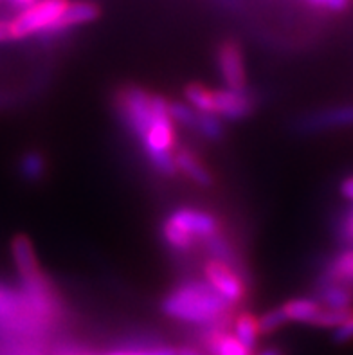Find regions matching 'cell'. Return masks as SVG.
<instances>
[{
	"label": "cell",
	"instance_id": "1",
	"mask_svg": "<svg viewBox=\"0 0 353 355\" xmlns=\"http://www.w3.org/2000/svg\"><path fill=\"white\" fill-rule=\"evenodd\" d=\"M231 303L204 282H186L162 300V312L184 323H215L231 309Z\"/></svg>",
	"mask_w": 353,
	"mask_h": 355
},
{
	"label": "cell",
	"instance_id": "2",
	"mask_svg": "<svg viewBox=\"0 0 353 355\" xmlns=\"http://www.w3.org/2000/svg\"><path fill=\"white\" fill-rule=\"evenodd\" d=\"M116 107L121 121L135 135L137 141L144 139L153 119V94L141 87H123L116 96Z\"/></svg>",
	"mask_w": 353,
	"mask_h": 355
},
{
	"label": "cell",
	"instance_id": "3",
	"mask_svg": "<svg viewBox=\"0 0 353 355\" xmlns=\"http://www.w3.org/2000/svg\"><path fill=\"white\" fill-rule=\"evenodd\" d=\"M67 6L69 0H36L9 20V40H24L27 36L45 33L62 17Z\"/></svg>",
	"mask_w": 353,
	"mask_h": 355
},
{
	"label": "cell",
	"instance_id": "4",
	"mask_svg": "<svg viewBox=\"0 0 353 355\" xmlns=\"http://www.w3.org/2000/svg\"><path fill=\"white\" fill-rule=\"evenodd\" d=\"M204 276H206V284L215 288L216 293L231 305L240 303L246 297V282L238 275L234 267L227 266L224 261L209 258L204 263Z\"/></svg>",
	"mask_w": 353,
	"mask_h": 355
},
{
	"label": "cell",
	"instance_id": "5",
	"mask_svg": "<svg viewBox=\"0 0 353 355\" xmlns=\"http://www.w3.org/2000/svg\"><path fill=\"white\" fill-rule=\"evenodd\" d=\"M166 222L191 236L195 242L198 240L204 242L213 234L220 233L218 218L211 213L197 209V207H179L166 218Z\"/></svg>",
	"mask_w": 353,
	"mask_h": 355
},
{
	"label": "cell",
	"instance_id": "6",
	"mask_svg": "<svg viewBox=\"0 0 353 355\" xmlns=\"http://www.w3.org/2000/svg\"><path fill=\"white\" fill-rule=\"evenodd\" d=\"M216 67L220 78L227 89H246V63H243V51L236 40H224L216 49Z\"/></svg>",
	"mask_w": 353,
	"mask_h": 355
},
{
	"label": "cell",
	"instance_id": "7",
	"mask_svg": "<svg viewBox=\"0 0 353 355\" xmlns=\"http://www.w3.org/2000/svg\"><path fill=\"white\" fill-rule=\"evenodd\" d=\"M256 98L247 89H220L215 90L213 114L227 121H241L255 112Z\"/></svg>",
	"mask_w": 353,
	"mask_h": 355
},
{
	"label": "cell",
	"instance_id": "8",
	"mask_svg": "<svg viewBox=\"0 0 353 355\" xmlns=\"http://www.w3.org/2000/svg\"><path fill=\"white\" fill-rule=\"evenodd\" d=\"M300 130L307 134H321V132L339 130L353 126V105H337V107L322 108L318 112L307 114L298 123Z\"/></svg>",
	"mask_w": 353,
	"mask_h": 355
},
{
	"label": "cell",
	"instance_id": "9",
	"mask_svg": "<svg viewBox=\"0 0 353 355\" xmlns=\"http://www.w3.org/2000/svg\"><path fill=\"white\" fill-rule=\"evenodd\" d=\"M99 15H101V9H99V6L94 4V2H89V0L69 2V6L65 8L62 17H60L58 20H56V22H54L45 33L58 35V33L69 31V29H72V27L94 22Z\"/></svg>",
	"mask_w": 353,
	"mask_h": 355
},
{
	"label": "cell",
	"instance_id": "10",
	"mask_svg": "<svg viewBox=\"0 0 353 355\" xmlns=\"http://www.w3.org/2000/svg\"><path fill=\"white\" fill-rule=\"evenodd\" d=\"M313 297L327 309H352L353 287L348 284H341V282L319 278Z\"/></svg>",
	"mask_w": 353,
	"mask_h": 355
},
{
	"label": "cell",
	"instance_id": "11",
	"mask_svg": "<svg viewBox=\"0 0 353 355\" xmlns=\"http://www.w3.org/2000/svg\"><path fill=\"white\" fill-rule=\"evenodd\" d=\"M175 164H177V171L184 173L189 180H193L195 184L207 188L213 184V175L207 170V166L198 159V155L189 148H177L173 153Z\"/></svg>",
	"mask_w": 353,
	"mask_h": 355
},
{
	"label": "cell",
	"instance_id": "12",
	"mask_svg": "<svg viewBox=\"0 0 353 355\" xmlns=\"http://www.w3.org/2000/svg\"><path fill=\"white\" fill-rule=\"evenodd\" d=\"M319 278L341 282L353 287V248H345L325 263Z\"/></svg>",
	"mask_w": 353,
	"mask_h": 355
},
{
	"label": "cell",
	"instance_id": "13",
	"mask_svg": "<svg viewBox=\"0 0 353 355\" xmlns=\"http://www.w3.org/2000/svg\"><path fill=\"white\" fill-rule=\"evenodd\" d=\"M279 309L285 315L286 323L292 321V323L312 324L313 320L321 312L322 305L316 297H294V300H289L286 303H283Z\"/></svg>",
	"mask_w": 353,
	"mask_h": 355
},
{
	"label": "cell",
	"instance_id": "14",
	"mask_svg": "<svg viewBox=\"0 0 353 355\" xmlns=\"http://www.w3.org/2000/svg\"><path fill=\"white\" fill-rule=\"evenodd\" d=\"M206 345L213 355H250L249 348L243 347L233 334H225L222 329L209 330Z\"/></svg>",
	"mask_w": 353,
	"mask_h": 355
},
{
	"label": "cell",
	"instance_id": "15",
	"mask_svg": "<svg viewBox=\"0 0 353 355\" xmlns=\"http://www.w3.org/2000/svg\"><path fill=\"white\" fill-rule=\"evenodd\" d=\"M191 130L207 141H220L224 137V125L220 121V117L209 112L195 110Z\"/></svg>",
	"mask_w": 353,
	"mask_h": 355
},
{
	"label": "cell",
	"instance_id": "16",
	"mask_svg": "<svg viewBox=\"0 0 353 355\" xmlns=\"http://www.w3.org/2000/svg\"><path fill=\"white\" fill-rule=\"evenodd\" d=\"M45 170H47V161H45L44 153L38 150L24 153V157L20 159V164H18V171L27 182H40L45 177Z\"/></svg>",
	"mask_w": 353,
	"mask_h": 355
},
{
	"label": "cell",
	"instance_id": "17",
	"mask_svg": "<svg viewBox=\"0 0 353 355\" xmlns=\"http://www.w3.org/2000/svg\"><path fill=\"white\" fill-rule=\"evenodd\" d=\"M184 98L188 101V105L198 112H209L213 114V107H215V90L207 89L202 83H189L184 89Z\"/></svg>",
	"mask_w": 353,
	"mask_h": 355
},
{
	"label": "cell",
	"instance_id": "18",
	"mask_svg": "<svg viewBox=\"0 0 353 355\" xmlns=\"http://www.w3.org/2000/svg\"><path fill=\"white\" fill-rule=\"evenodd\" d=\"M234 338L243 345L246 348H249L252 352V348L256 347L259 338V327H258V318H255L252 314H241L238 315L236 321H234Z\"/></svg>",
	"mask_w": 353,
	"mask_h": 355
},
{
	"label": "cell",
	"instance_id": "19",
	"mask_svg": "<svg viewBox=\"0 0 353 355\" xmlns=\"http://www.w3.org/2000/svg\"><path fill=\"white\" fill-rule=\"evenodd\" d=\"M204 242H206V251L209 252V257L213 258V260L224 261V263H227V266L236 269L238 266L236 252H234L233 245H231V242H229L225 236L216 233L213 234V236H209V239L204 240Z\"/></svg>",
	"mask_w": 353,
	"mask_h": 355
},
{
	"label": "cell",
	"instance_id": "20",
	"mask_svg": "<svg viewBox=\"0 0 353 355\" xmlns=\"http://www.w3.org/2000/svg\"><path fill=\"white\" fill-rule=\"evenodd\" d=\"M352 309H327L322 306L318 318L313 320L312 327H319V329H337L343 321H346L352 315Z\"/></svg>",
	"mask_w": 353,
	"mask_h": 355
},
{
	"label": "cell",
	"instance_id": "21",
	"mask_svg": "<svg viewBox=\"0 0 353 355\" xmlns=\"http://www.w3.org/2000/svg\"><path fill=\"white\" fill-rule=\"evenodd\" d=\"M286 323L285 315H283L282 309H273V311L265 312L261 318H258V327H259V336H267V334L276 332L277 329H282L283 324Z\"/></svg>",
	"mask_w": 353,
	"mask_h": 355
},
{
	"label": "cell",
	"instance_id": "22",
	"mask_svg": "<svg viewBox=\"0 0 353 355\" xmlns=\"http://www.w3.org/2000/svg\"><path fill=\"white\" fill-rule=\"evenodd\" d=\"M337 236L346 248H353V207L337 218Z\"/></svg>",
	"mask_w": 353,
	"mask_h": 355
},
{
	"label": "cell",
	"instance_id": "23",
	"mask_svg": "<svg viewBox=\"0 0 353 355\" xmlns=\"http://www.w3.org/2000/svg\"><path fill=\"white\" fill-rule=\"evenodd\" d=\"M332 339L337 345H348V343L353 341V312L348 320L343 321L337 329H334Z\"/></svg>",
	"mask_w": 353,
	"mask_h": 355
},
{
	"label": "cell",
	"instance_id": "24",
	"mask_svg": "<svg viewBox=\"0 0 353 355\" xmlns=\"http://www.w3.org/2000/svg\"><path fill=\"white\" fill-rule=\"evenodd\" d=\"M341 195L348 200H353V175L352 177H346L343 182H341Z\"/></svg>",
	"mask_w": 353,
	"mask_h": 355
},
{
	"label": "cell",
	"instance_id": "25",
	"mask_svg": "<svg viewBox=\"0 0 353 355\" xmlns=\"http://www.w3.org/2000/svg\"><path fill=\"white\" fill-rule=\"evenodd\" d=\"M144 355H177V350H173V348H155V350L144 352Z\"/></svg>",
	"mask_w": 353,
	"mask_h": 355
},
{
	"label": "cell",
	"instance_id": "26",
	"mask_svg": "<svg viewBox=\"0 0 353 355\" xmlns=\"http://www.w3.org/2000/svg\"><path fill=\"white\" fill-rule=\"evenodd\" d=\"M9 2H11L15 8H20V11H22V9H26V8H29L31 4H35L36 0H9Z\"/></svg>",
	"mask_w": 353,
	"mask_h": 355
},
{
	"label": "cell",
	"instance_id": "27",
	"mask_svg": "<svg viewBox=\"0 0 353 355\" xmlns=\"http://www.w3.org/2000/svg\"><path fill=\"white\" fill-rule=\"evenodd\" d=\"M177 355H202V354L197 350H193V348H180V350H177Z\"/></svg>",
	"mask_w": 353,
	"mask_h": 355
},
{
	"label": "cell",
	"instance_id": "28",
	"mask_svg": "<svg viewBox=\"0 0 353 355\" xmlns=\"http://www.w3.org/2000/svg\"><path fill=\"white\" fill-rule=\"evenodd\" d=\"M258 355H282V352L276 350V348H268V350H264L261 354H258Z\"/></svg>",
	"mask_w": 353,
	"mask_h": 355
},
{
	"label": "cell",
	"instance_id": "29",
	"mask_svg": "<svg viewBox=\"0 0 353 355\" xmlns=\"http://www.w3.org/2000/svg\"><path fill=\"white\" fill-rule=\"evenodd\" d=\"M110 355H144V354H128V352H117V354H110Z\"/></svg>",
	"mask_w": 353,
	"mask_h": 355
}]
</instances>
